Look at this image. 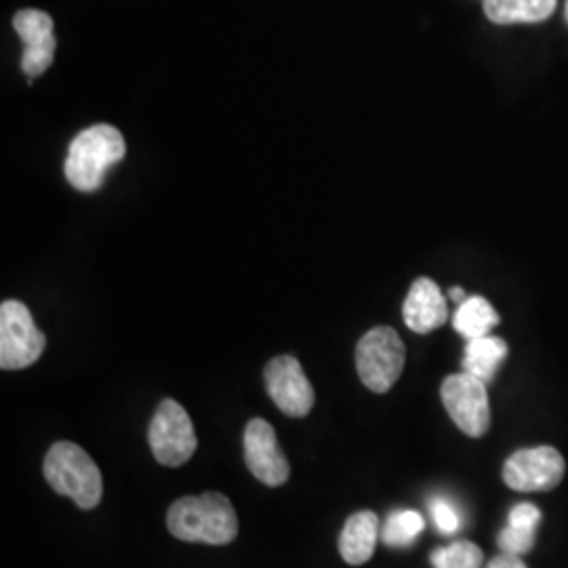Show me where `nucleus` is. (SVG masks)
<instances>
[{
  "label": "nucleus",
  "mask_w": 568,
  "mask_h": 568,
  "mask_svg": "<svg viewBox=\"0 0 568 568\" xmlns=\"http://www.w3.org/2000/svg\"><path fill=\"white\" fill-rule=\"evenodd\" d=\"M499 314L493 305L488 304L485 297L474 295L467 297L464 304H459L455 316H453V326L464 339H478L490 335V331L499 325Z\"/></svg>",
  "instance_id": "dca6fc26"
},
{
  "label": "nucleus",
  "mask_w": 568,
  "mask_h": 568,
  "mask_svg": "<svg viewBox=\"0 0 568 568\" xmlns=\"http://www.w3.org/2000/svg\"><path fill=\"white\" fill-rule=\"evenodd\" d=\"M166 527L180 541L227 546L239 535V516L222 493L178 499L166 514Z\"/></svg>",
  "instance_id": "f257e3e1"
},
{
  "label": "nucleus",
  "mask_w": 568,
  "mask_h": 568,
  "mask_svg": "<svg viewBox=\"0 0 568 568\" xmlns=\"http://www.w3.org/2000/svg\"><path fill=\"white\" fill-rule=\"evenodd\" d=\"M567 464L554 447L516 450L504 464V483L518 493H546L565 478Z\"/></svg>",
  "instance_id": "6e6552de"
},
{
  "label": "nucleus",
  "mask_w": 568,
  "mask_h": 568,
  "mask_svg": "<svg viewBox=\"0 0 568 568\" xmlns=\"http://www.w3.org/2000/svg\"><path fill=\"white\" fill-rule=\"evenodd\" d=\"M558 0H485L488 20L499 26L539 23L554 13Z\"/></svg>",
  "instance_id": "2eb2a0df"
},
{
  "label": "nucleus",
  "mask_w": 568,
  "mask_h": 568,
  "mask_svg": "<svg viewBox=\"0 0 568 568\" xmlns=\"http://www.w3.org/2000/svg\"><path fill=\"white\" fill-rule=\"evenodd\" d=\"M13 28L23 42L21 70L28 77V84H32L55 60L58 39L53 32V20L44 11L21 9L13 18Z\"/></svg>",
  "instance_id": "9b49d317"
},
{
  "label": "nucleus",
  "mask_w": 568,
  "mask_h": 568,
  "mask_svg": "<svg viewBox=\"0 0 568 568\" xmlns=\"http://www.w3.org/2000/svg\"><path fill=\"white\" fill-rule=\"evenodd\" d=\"M265 389L286 417L302 419L316 403L304 366L293 356H276L265 366Z\"/></svg>",
  "instance_id": "1a4fd4ad"
},
{
  "label": "nucleus",
  "mask_w": 568,
  "mask_h": 568,
  "mask_svg": "<svg viewBox=\"0 0 568 568\" xmlns=\"http://www.w3.org/2000/svg\"><path fill=\"white\" fill-rule=\"evenodd\" d=\"M406 349L392 326H375L363 335L356 347L358 377L371 392L386 394L400 379Z\"/></svg>",
  "instance_id": "20e7f679"
},
{
  "label": "nucleus",
  "mask_w": 568,
  "mask_h": 568,
  "mask_svg": "<svg viewBox=\"0 0 568 568\" xmlns=\"http://www.w3.org/2000/svg\"><path fill=\"white\" fill-rule=\"evenodd\" d=\"M379 535V518L375 511L363 509L352 514L339 535L342 558L349 567H363L373 558Z\"/></svg>",
  "instance_id": "ddd939ff"
},
{
  "label": "nucleus",
  "mask_w": 568,
  "mask_h": 568,
  "mask_svg": "<svg viewBox=\"0 0 568 568\" xmlns=\"http://www.w3.org/2000/svg\"><path fill=\"white\" fill-rule=\"evenodd\" d=\"M47 339L34 323L28 305L7 300L0 305V366L20 371L34 365L44 352Z\"/></svg>",
  "instance_id": "423d86ee"
},
{
  "label": "nucleus",
  "mask_w": 568,
  "mask_h": 568,
  "mask_svg": "<svg viewBox=\"0 0 568 568\" xmlns=\"http://www.w3.org/2000/svg\"><path fill=\"white\" fill-rule=\"evenodd\" d=\"M440 398L450 419L466 436L483 438L490 427L487 384L467 375H448L440 387Z\"/></svg>",
  "instance_id": "0eeeda50"
},
{
  "label": "nucleus",
  "mask_w": 568,
  "mask_h": 568,
  "mask_svg": "<svg viewBox=\"0 0 568 568\" xmlns=\"http://www.w3.org/2000/svg\"><path fill=\"white\" fill-rule=\"evenodd\" d=\"M485 554L471 541H455L432 554L434 568H483Z\"/></svg>",
  "instance_id": "a211bd4d"
},
{
  "label": "nucleus",
  "mask_w": 568,
  "mask_h": 568,
  "mask_svg": "<svg viewBox=\"0 0 568 568\" xmlns=\"http://www.w3.org/2000/svg\"><path fill=\"white\" fill-rule=\"evenodd\" d=\"M429 511H432V520L436 528L445 535H455L462 528V518L457 508L447 501V499H432L429 504Z\"/></svg>",
  "instance_id": "aec40b11"
},
{
  "label": "nucleus",
  "mask_w": 568,
  "mask_h": 568,
  "mask_svg": "<svg viewBox=\"0 0 568 568\" xmlns=\"http://www.w3.org/2000/svg\"><path fill=\"white\" fill-rule=\"evenodd\" d=\"M126 143L112 124H93L81 131L72 143L63 164L65 180L79 192H98L110 166L121 163Z\"/></svg>",
  "instance_id": "f03ea898"
},
{
  "label": "nucleus",
  "mask_w": 568,
  "mask_h": 568,
  "mask_svg": "<svg viewBox=\"0 0 568 568\" xmlns=\"http://www.w3.org/2000/svg\"><path fill=\"white\" fill-rule=\"evenodd\" d=\"M508 358V344L501 337L485 335L478 339H469L464 352V373L490 384Z\"/></svg>",
  "instance_id": "4468645a"
},
{
  "label": "nucleus",
  "mask_w": 568,
  "mask_h": 568,
  "mask_svg": "<svg viewBox=\"0 0 568 568\" xmlns=\"http://www.w3.org/2000/svg\"><path fill=\"white\" fill-rule=\"evenodd\" d=\"M403 318L405 325L419 335H426L445 325L448 321V307L440 286L429 278H417L410 284L403 305Z\"/></svg>",
  "instance_id": "f8f14e48"
},
{
  "label": "nucleus",
  "mask_w": 568,
  "mask_h": 568,
  "mask_svg": "<svg viewBox=\"0 0 568 568\" xmlns=\"http://www.w3.org/2000/svg\"><path fill=\"white\" fill-rule=\"evenodd\" d=\"M541 523V511L532 504H518L509 511L508 525L509 527L523 528V530H530L535 532Z\"/></svg>",
  "instance_id": "412c9836"
},
{
  "label": "nucleus",
  "mask_w": 568,
  "mask_h": 568,
  "mask_svg": "<svg viewBox=\"0 0 568 568\" xmlns=\"http://www.w3.org/2000/svg\"><path fill=\"white\" fill-rule=\"evenodd\" d=\"M567 18H568V2H567Z\"/></svg>",
  "instance_id": "b1692460"
},
{
  "label": "nucleus",
  "mask_w": 568,
  "mask_h": 568,
  "mask_svg": "<svg viewBox=\"0 0 568 568\" xmlns=\"http://www.w3.org/2000/svg\"><path fill=\"white\" fill-rule=\"evenodd\" d=\"M244 462L265 487H283L291 476L288 459L265 419H251L244 429Z\"/></svg>",
  "instance_id": "9d476101"
},
{
  "label": "nucleus",
  "mask_w": 568,
  "mask_h": 568,
  "mask_svg": "<svg viewBox=\"0 0 568 568\" xmlns=\"http://www.w3.org/2000/svg\"><path fill=\"white\" fill-rule=\"evenodd\" d=\"M148 443L161 466L180 467L192 459L199 438L190 415L178 400L166 398L156 408L148 427Z\"/></svg>",
  "instance_id": "39448f33"
},
{
  "label": "nucleus",
  "mask_w": 568,
  "mask_h": 568,
  "mask_svg": "<svg viewBox=\"0 0 568 568\" xmlns=\"http://www.w3.org/2000/svg\"><path fill=\"white\" fill-rule=\"evenodd\" d=\"M426 520L415 509H398L389 514L382 528V539L389 548H408L424 532Z\"/></svg>",
  "instance_id": "f3484780"
},
{
  "label": "nucleus",
  "mask_w": 568,
  "mask_h": 568,
  "mask_svg": "<svg viewBox=\"0 0 568 568\" xmlns=\"http://www.w3.org/2000/svg\"><path fill=\"white\" fill-rule=\"evenodd\" d=\"M485 568H528L520 556H514V554H499L495 556Z\"/></svg>",
  "instance_id": "4be33fe9"
},
{
  "label": "nucleus",
  "mask_w": 568,
  "mask_h": 568,
  "mask_svg": "<svg viewBox=\"0 0 568 568\" xmlns=\"http://www.w3.org/2000/svg\"><path fill=\"white\" fill-rule=\"evenodd\" d=\"M497 544L501 551L506 554H514V556H525L530 549L535 548V532L530 530H523V528L506 527L499 537Z\"/></svg>",
  "instance_id": "6ab92c4d"
},
{
  "label": "nucleus",
  "mask_w": 568,
  "mask_h": 568,
  "mask_svg": "<svg viewBox=\"0 0 568 568\" xmlns=\"http://www.w3.org/2000/svg\"><path fill=\"white\" fill-rule=\"evenodd\" d=\"M448 295H450V300H453V302H457V304H464V302L467 300L466 291H464L462 286H455V288H450V291H448Z\"/></svg>",
  "instance_id": "5701e85b"
},
{
  "label": "nucleus",
  "mask_w": 568,
  "mask_h": 568,
  "mask_svg": "<svg viewBox=\"0 0 568 568\" xmlns=\"http://www.w3.org/2000/svg\"><path fill=\"white\" fill-rule=\"evenodd\" d=\"M44 478L60 495L70 497L79 508L100 506L103 495L102 471L84 448L74 443H55L44 457Z\"/></svg>",
  "instance_id": "7ed1b4c3"
}]
</instances>
